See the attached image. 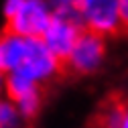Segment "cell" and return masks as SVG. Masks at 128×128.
<instances>
[{
	"label": "cell",
	"mask_w": 128,
	"mask_h": 128,
	"mask_svg": "<svg viewBox=\"0 0 128 128\" xmlns=\"http://www.w3.org/2000/svg\"><path fill=\"white\" fill-rule=\"evenodd\" d=\"M65 65L57 59L43 39H22L12 33H0V73H18L26 79H33L39 86H45L57 79Z\"/></svg>",
	"instance_id": "obj_1"
},
{
	"label": "cell",
	"mask_w": 128,
	"mask_h": 128,
	"mask_svg": "<svg viewBox=\"0 0 128 128\" xmlns=\"http://www.w3.org/2000/svg\"><path fill=\"white\" fill-rule=\"evenodd\" d=\"M4 30L22 39H43L53 18L51 2L45 0H6L0 6Z\"/></svg>",
	"instance_id": "obj_2"
},
{
	"label": "cell",
	"mask_w": 128,
	"mask_h": 128,
	"mask_svg": "<svg viewBox=\"0 0 128 128\" xmlns=\"http://www.w3.org/2000/svg\"><path fill=\"white\" fill-rule=\"evenodd\" d=\"M51 8H53V18L43 35V43L57 59L65 63L77 39L84 33L79 6L77 0H57V2H51Z\"/></svg>",
	"instance_id": "obj_3"
},
{
	"label": "cell",
	"mask_w": 128,
	"mask_h": 128,
	"mask_svg": "<svg viewBox=\"0 0 128 128\" xmlns=\"http://www.w3.org/2000/svg\"><path fill=\"white\" fill-rule=\"evenodd\" d=\"M84 30L98 37H114L124 28L120 0H77Z\"/></svg>",
	"instance_id": "obj_4"
},
{
	"label": "cell",
	"mask_w": 128,
	"mask_h": 128,
	"mask_svg": "<svg viewBox=\"0 0 128 128\" xmlns=\"http://www.w3.org/2000/svg\"><path fill=\"white\" fill-rule=\"evenodd\" d=\"M106 59H108V39L84 30L63 65L75 75H94L104 67Z\"/></svg>",
	"instance_id": "obj_5"
},
{
	"label": "cell",
	"mask_w": 128,
	"mask_h": 128,
	"mask_svg": "<svg viewBox=\"0 0 128 128\" xmlns=\"http://www.w3.org/2000/svg\"><path fill=\"white\" fill-rule=\"evenodd\" d=\"M4 98H8L18 108L20 116L24 120H30L43 108V86H39L37 82L26 79L18 73H10V75H6Z\"/></svg>",
	"instance_id": "obj_6"
},
{
	"label": "cell",
	"mask_w": 128,
	"mask_h": 128,
	"mask_svg": "<svg viewBox=\"0 0 128 128\" xmlns=\"http://www.w3.org/2000/svg\"><path fill=\"white\" fill-rule=\"evenodd\" d=\"M124 110H126V102H122V100L106 102L98 116V126L100 128H122Z\"/></svg>",
	"instance_id": "obj_7"
},
{
	"label": "cell",
	"mask_w": 128,
	"mask_h": 128,
	"mask_svg": "<svg viewBox=\"0 0 128 128\" xmlns=\"http://www.w3.org/2000/svg\"><path fill=\"white\" fill-rule=\"evenodd\" d=\"M24 118L8 98L0 100V128H20Z\"/></svg>",
	"instance_id": "obj_8"
},
{
	"label": "cell",
	"mask_w": 128,
	"mask_h": 128,
	"mask_svg": "<svg viewBox=\"0 0 128 128\" xmlns=\"http://www.w3.org/2000/svg\"><path fill=\"white\" fill-rule=\"evenodd\" d=\"M120 16H122L124 28H128V0H120Z\"/></svg>",
	"instance_id": "obj_9"
},
{
	"label": "cell",
	"mask_w": 128,
	"mask_h": 128,
	"mask_svg": "<svg viewBox=\"0 0 128 128\" xmlns=\"http://www.w3.org/2000/svg\"><path fill=\"white\" fill-rule=\"evenodd\" d=\"M4 84H6V75L0 73V100L4 98Z\"/></svg>",
	"instance_id": "obj_10"
},
{
	"label": "cell",
	"mask_w": 128,
	"mask_h": 128,
	"mask_svg": "<svg viewBox=\"0 0 128 128\" xmlns=\"http://www.w3.org/2000/svg\"><path fill=\"white\" fill-rule=\"evenodd\" d=\"M122 128H128V102H126V110H124V122H122Z\"/></svg>",
	"instance_id": "obj_11"
}]
</instances>
